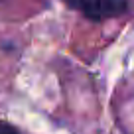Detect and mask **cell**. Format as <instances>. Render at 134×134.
<instances>
[{"label":"cell","instance_id":"1","mask_svg":"<svg viewBox=\"0 0 134 134\" xmlns=\"http://www.w3.org/2000/svg\"><path fill=\"white\" fill-rule=\"evenodd\" d=\"M69 8L81 12L93 22H103L109 18H118L130 10L128 0H61Z\"/></svg>","mask_w":134,"mask_h":134},{"label":"cell","instance_id":"2","mask_svg":"<svg viewBox=\"0 0 134 134\" xmlns=\"http://www.w3.org/2000/svg\"><path fill=\"white\" fill-rule=\"evenodd\" d=\"M0 134H20V132H18L12 124H8V122H4V120H0Z\"/></svg>","mask_w":134,"mask_h":134}]
</instances>
